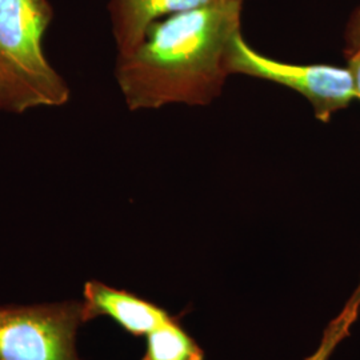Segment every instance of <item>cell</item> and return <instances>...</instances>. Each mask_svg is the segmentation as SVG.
I'll list each match as a JSON object with an SVG mask.
<instances>
[{
  "label": "cell",
  "instance_id": "obj_6",
  "mask_svg": "<svg viewBox=\"0 0 360 360\" xmlns=\"http://www.w3.org/2000/svg\"><path fill=\"white\" fill-rule=\"evenodd\" d=\"M221 0H111L110 13L119 55L141 44L159 18L184 13Z\"/></svg>",
  "mask_w": 360,
  "mask_h": 360
},
{
  "label": "cell",
  "instance_id": "obj_8",
  "mask_svg": "<svg viewBox=\"0 0 360 360\" xmlns=\"http://www.w3.org/2000/svg\"><path fill=\"white\" fill-rule=\"evenodd\" d=\"M360 307L346 303L340 314L324 328L322 340L316 349L303 360H328L336 347L347 338L351 327L356 322Z\"/></svg>",
  "mask_w": 360,
  "mask_h": 360
},
{
  "label": "cell",
  "instance_id": "obj_11",
  "mask_svg": "<svg viewBox=\"0 0 360 360\" xmlns=\"http://www.w3.org/2000/svg\"><path fill=\"white\" fill-rule=\"evenodd\" d=\"M348 302H349V303H352V304H356V306H360V278L359 283H358V285H356L355 291L352 292V295L349 296Z\"/></svg>",
  "mask_w": 360,
  "mask_h": 360
},
{
  "label": "cell",
  "instance_id": "obj_2",
  "mask_svg": "<svg viewBox=\"0 0 360 360\" xmlns=\"http://www.w3.org/2000/svg\"><path fill=\"white\" fill-rule=\"evenodd\" d=\"M51 19L47 0H0V94L4 111L23 114L68 102L70 89L43 50Z\"/></svg>",
  "mask_w": 360,
  "mask_h": 360
},
{
  "label": "cell",
  "instance_id": "obj_1",
  "mask_svg": "<svg viewBox=\"0 0 360 360\" xmlns=\"http://www.w3.org/2000/svg\"><path fill=\"white\" fill-rule=\"evenodd\" d=\"M240 10L242 0H221L174 13L117 55L116 80L129 110L211 103L230 75L227 51L240 31Z\"/></svg>",
  "mask_w": 360,
  "mask_h": 360
},
{
  "label": "cell",
  "instance_id": "obj_3",
  "mask_svg": "<svg viewBox=\"0 0 360 360\" xmlns=\"http://www.w3.org/2000/svg\"><path fill=\"white\" fill-rule=\"evenodd\" d=\"M82 299L0 306V360H83Z\"/></svg>",
  "mask_w": 360,
  "mask_h": 360
},
{
  "label": "cell",
  "instance_id": "obj_5",
  "mask_svg": "<svg viewBox=\"0 0 360 360\" xmlns=\"http://www.w3.org/2000/svg\"><path fill=\"white\" fill-rule=\"evenodd\" d=\"M80 299L84 323L108 318L127 334L136 338H146L174 318L163 307L141 296L95 279L84 283Z\"/></svg>",
  "mask_w": 360,
  "mask_h": 360
},
{
  "label": "cell",
  "instance_id": "obj_4",
  "mask_svg": "<svg viewBox=\"0 0 360 360\" xmlns=\"http://www.w3.org/2000/svg\"><path fill=\"white\" fill-rule=\"evenodd\" d=\"M230 74H243L282 84L304 96L315 116L328 122L339 110L346 108L356 98L349 68L327 65L283 63L255 51L239 31L232 38L227 51Z\"/></svg>",
  "mask_w": 360,
  "mask_h": 360
},
{
  "label": "cell",
  "instance_id": "obj_9",
  "mask_svg": "<svg viewBox=\"0 0 360 360\" xmlns=\"http://www.w3.org/2000/svg\"><path fill=\"white\" fill-rule=\"evenodd\" d=\"M348 56L360 52V8L352 15L348 25Z\"/></svg>",
  "mask_w": 360,
  "mask_h": 360
},
{
  "label": "cell",
  "instance_id": "obj_7",
  "mask_svg": "<svg viewBox=\"0 0 360 360\" xmlns=\"http://www.w3.org/2000/svg\"><path fill=\"white\" fill-rule=\"evenodd\" d=\"M205 356L203 348L174 316L146 336V351L141 360H205Z\"/></svg>",
  "mask_w": 360,
  "mask_h": 360
},
{
  "label": "cell",
  "instance_id": "obj_12",
  "mask_svg": "<svg viewBox=\"0 0 360 360\" xmlns=\"http://www.w3.org/2000/svg\"><path fill=\"white\" fill-rule=\"evenodd\" d=\"M0 111H4V107H3V98H1V94H0Z\"/></svg>",
  "mask_w": 360,
  "mask_h": 360
},
{
  "label": "cell",
  "instance_id": "obj_10",
  "mask_svg": "<svg viewBox=\"0 0 360 360\" xmlns=\"http://www.w3.org/2000/svg\"><path fill=\"white\" fill-rule=\"evenodd\" d=\"M349 58V71L352 74V79H354V86H355V92H356V98L360 99V52L354 53Z\"/></svg>",
  "mask_w": 360,
  "mask_h": 360
}]
</instances>
